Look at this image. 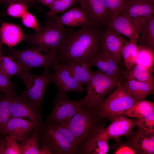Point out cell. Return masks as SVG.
Returning a JSON list of instances; mask_svg holds the SVG:
<instances>
[{
  "label": "cell",
  "mask_w": 154,
  "mask_h": 154,
  "mask_svg": "<svg viewBox=\"0 0 154 154\" xmlns=\"http://www.w3.org/2000/svg\"><path fill=\"white\" fill-rule=\"evenodd\" d=\"M99 27L85 25L76 31L70 29L57 52L60 62L82 60L90 63L100 51Z\"/></svg>",
  "instance_id": "6da1fadb"
},
{
  "label": "cell",
  "mask_w": 154,
  "mask_h": 154,
  "mask_svg": "<svg viewBox=\"0 0 154 154\" xmlns=\"http://www.w3.org/2000/svg\"><path fill=\"white\" fill-rule=\"evenodd\" d=\"M38 130L39 146L55 154H77L78 143L68 128L46 120Z\"/></svg>",
  "instance_id": "7a4b0ae2"
},
{
  "label": "cell",
  "mask_w": 154,
  "mask_h": 154,
  "mask_svg": "<svg viewBox=\"0 0 154 154\" xmlns=\"http://www.w3.org/2000/svg\"><path fill=\"white\" fill-rule=\"evenodd\" d=\"M106 119L99 115L97 109L85 106L82 110L72 117L68 128L78 145L85 142L105 128Z\"/></svg>",
  "instance_id": "3957f363"
},
{
  "label": "cell",
  "mask_w": 154,
  "mask_h": 154,
  "mask_svg": "<svg viewBox=\"0 0 154 154\" xmlns=\"http://www.w3.org/2000/svg\"><path fill=\"white\" fill-rule=\"evenodd\" d=\"M70 30L54 19L47 17L44 25L38 31L24 35L23 40L31 45L42 46L57 52Z\"/></svg>",
  "instance_id": "277c9868"
},
{
  "label": "cell",
  "mask_w": 154,
  "mask_h": 154,
  "mask_svg": "<svg viewBox=\"0 0 154 154\" xmlns=\"http://www.w3.org/2000/svg\"><path fill=\"white\" fill-rule=\"evenodd\" d=\"M9 53L25 71L38 67L50 68L60 63L57 52L41 46L23 50L10 49Z\"/></svg>",
  "instance_id": "5b68a950"
},
{
  "label": "cell",
  "mask_w": 154,
  "mask_h": 154,
  "mask_svg": "<svg viewBox=\"0 0 154 154\" xmlns=\"http://www.w3.org/2000/svg\"><path fill=\"white\" fill-rule=\"evenodd\" d=\"M135 102L128 91L124 80L104 99L97 109L101 116L111 121L122 115Z\"/></svg>",
  "instance_id": "8992f818"
},
{
  "label": "cell",
  "mask_w": 154,
  "mask_h": 154,
  "mask_svg": "<svg viewBox=\"0 0 154 154\" xmlns=\"http://www.w3.org/2000/svg\"><path fill=\"white\" fill-rule=\"evenodd\" d=\"M121 82L105 75L99 70L94 71L90 81L86 84L87 94L80 100L82 104L91 108L97 109L107 94Z\"/></svg>",
  "instance_id": "52a82bcc"
},
{
  "label": "cell",
  "mask_w": 154,
  "mask_h": 154,
  "mask_svg": "<svg viewBox=\"0 0 154 154\" xmlns=\"http://www.w3.org/2000/svg\"><path fill=\"white\" fill-rule=\"evenodd\" d=\"M19 77L26 86V90L21 95L26 98L41 112L45 90L52 81L50 68H44L43 73L40 75L32 74L29 71L24 70Z\"/></svg>",
  "instance_id": "ba28073f"
},
{
  "label": "cell",
  "mask_w": 154,
  "mask_h": 154,
  "mask_svg": "<svg viewBox=\"0 0 154 154\" xmlns=\"http://www.w3.org/2000/svg\"><path fill=\"white\" fill-rule=\"evenodd\" d=\"M53 102V110L46 120L67 128L72 117L85 108L80 100H70L66 94L58 92Z\"/></svg>",
  "instance_id": "9c48e42d"
},
{
  "label": "cell",
  "mask_w": 154,
  "mask_h": 154,
  "mask_svg": "<svg viewBox=\"0 0 154 154\" xmlns=\"http://www.w3.org/2000/svg\"><path fill=\"white\" fill-rule=\"evenodd\" d=\"M41 112L25 97L17 94L13 97L10 107L11 117L28 118L35 124L38 130L43 123Z\"/></svg>",
  "instance_id": "30bf717a"
},
{
  "label": "cell",
  "mask_w": 154,
  "mask_h": 154,
  "mask_svg": "<svg viewBox=\"0 0 154 154\" xmlns=\"http://www.w3.org/2000/svg\"><path fill=\"white\" fill-rule=\"evenodd\" d=\"M91 66H95L102 73L120 82L125 80L126 69L115 60L109 53L100 51L90 62Z\"/></svg>",
  "instance_id": "8fae6325"
},
{
  "label": "cell",
  "mask_w": 154,
  "mask_h": 154,
  "mask_svg": "<svg viewBox=\"0 0 154 154\" xmlns=\"http://www.w3.org/2000/svg\"><path fill=\"white\" fill-rule=\"evenodd\" d=\"M147 19L133 18L120 15L110 19L107 26L126 36L129 40L137 42L140 32Z\"/></svg>",
  "instance_id": "7c38bea8"
},
{
  "label": "cell",
  "mask_w": 154,
  "mask_h": 154,
  "mask_svg": "<svg viewBox=\"0 0 154 154\" xmlns=\"http://www.w3.org/2000/svg\"><path fill=\"white\" fill-rule=\"evenodd\" d=\"M107 26L104 31H101L100 51L107 52L122 65L123 62L122 59V50L128 42L121 34L111 27Z\"/></svg>",
  "instance_id": "4fadbf2b"
},
{
  "label": "cell",
  "mask_w": 154,
  "mask_h": 154,
  "mask_svg": "<svg viewBox=\"0 0 154 154\" xmlns=\"http://www.w3.org/2000/svg\"><path fill=\"white\" fill-rule=\"evenodd\" d=\"M52 81L58 89V92L66 94L69 92H82L86 90L75 79L65 65L58 63L52 68Z\"/></svg>",
  "instance_id": "5bb4252c"
},
{
  "label": "cell",
  "mask_w": 154,
  "mask_h": 154,
  "mask_svg": "<svg viewBox=\"0 0 154 154\" xmlns=\"http://www.w3.org/2000/svg\"><path fill=\"white\" fill-rule=\"evenodd\" d=\"M81 8L94 26H107L111 18L104 0H79Z\"/></svg>",
  "instance_id": "9a60e30c"
},
{
  "label": "cell",
  "mask_w": 154,
  "mask_h": 154,
  "mask_svg": "<svg viewBox=\"0 0 154 154\" xmlns=\"http://www.w3.org/2000/svg\"><path fill=\"white\" fill-rule=\"evenodd\" d=\"M127 142L137 154H154V131L137 127L126 136Z\"/></svg>",
  "instance_id": "2e32d148"
},
{
  "label": "cell",
  "mask_w": 154,
  "mask_h": 154,
  "mask_svg": "<svg viewBox=\"0 0 154 154\" xmlns=\"http://www.w3.org/2000/svg\"><path fill=\"white\" fill-rule=\"evenodd\" d=\"M36 126L32 121L11 117L3 129L4 133L14 137L21 142L29 137Z\"/></svg>",
  "instance_id": "e0dca14e"
},
{
  "label": "cell",
  "mask_w": 154,
  "mask_h": 154,
  "mask_svg": "<svg viewBox=\"0 0 154 154\" xmlns=\"http://www.w3.org/2000/svg\"><path fill=\"white\" fill-rule=\"evenodd\" d=\"M103 128L85 142L78 145L77 153L106 154L109 149L107 138Z\"/></svg>",
  "instance_id": "ac0fdd59"
},
{
  "label": "cell",
  "mask_w": 154,
  "mask_h": 154,
  "mask_svg": "<svg viewBox=\"0 0 154 154\" xmlns=\"http://www.w3.org/2000/svg\"><path fill=\"white\" fill-rule=\"evenodd\" d=\"M121 15L133 18H149L154 16V0H124Z\"/></svg>",
  "instance_id": "d6986e66"
},
{
  "label": "cell",
  "mask_w": 154,
  "mask_h": 154,
  "mask_svg": "<svg viewBox=\"0 0 154 154\" xmlns=\"http://www.w3.org/2000/svg\"><path fill=\"white\" fill-rule=\"evenodd\" d=\"M137 118L131 119L123 115L117 116L110 121V124L104 131L108 140L126 137L135 127Z\"/></svg>",
  "instance_id": "ffe728a7"
},
{
  "label": "cell",
  "mask_w": 154,
  "mask_h": 154,
  "mask_svg": "<svg viewBox=\"0 0 154 154\" xmlns=\"http://www.w3.org/2000/svg\"><path fill=\"white\" fill-rule=\"evenodd\" d=\"M53 18L57 23L63 26L64 25L72 27L94 26L88 17L81 8L76 7L72 8L62 15H56Z\"/></svg>",
  "instance_id": "44dd1931"
},
{
  "label": "cell",
  "mask_w": 154,
  "mask_h": 154,
  "mask_svg": "<svg viewBox=\"0 0 154 154\" xmlns=\"http://www.w3.org/2000/svg\"><path fill=\"white\" fill-rule=\"evenodd\" d=\"M63 64L76 80L82 86L90 81L94 72L90 69V63L86 61L74 60Z\"/></svg>",
  "instance_id": "7402d4cb"
},
{
  "label": "cell",
  "mask_w": 154,
  "mask_h": 154,
  "mask_svg": "<svg viewBox=\"0 0 154 154\" xmlns=\"http://www.w3.org/2000/svg\"><path fill=\"white\" fill-rule=\"evenodd\" d=\"M126 88L135 102L145 100L154 93V82H143L134 80H124Z\"/></svg>",
  "instance_id": "603a6c76"
},
{
  "label": "cell",
  "mask_w": 154,
  "mask_h": 154,
  "mask_svg": "<svg viewBox=\"0 0 154 154\" xmlns=\"http://www.w3.org/2000/svg\"><path fill=\"white\" fill-rule=\"evenodd\" d=\"M24 35L19 26L2 22L0 27V38L1 43L10 47L14 46L23 40Z\"/></svg>",
  "instance_id": "cb8c5ba5"
},
{
  "label": "cell",
  "mask_w": 154,
  "mask_h": 154,
  "mask_svg": "<svg viewBox=\"0 0 154 154\" xmlns=\"http://www.w3.org/2000/svg\"><path fill=\"white\" fill-rule=\"evenodd\" d=\"M137 44L139 48L154 51V16L147 19L139 35Z\"/></svg>",
  "instance_id": "d4e9b609"
},
{
  "label": "cell",
  "mask_w": 154,
  "mask_h": 154,
  "mask_svg": "<svg viewBox=\"0 0 154 154\" xmlns=\"http://www.w3.org/2000/svg\"><path fill=\"white\" fill-rule=\"evenodd\" d=\"M22 154H53L48 149L44 148L39 149L38 131L35 127L31 135L21 142Z\"/></svg>",
  "instance_id": "484cf974"
},
{
  "label": "cell",
  "mask_w": 154,
  "mask_h": 154,
  "mask_svg": "<svg viewBox=\"0 0 154 154\" xmlns=\"http://www.w3.org/2000/svg\"><path fill=\"white\" fill-rule=\"evenodd\" d=\"M139 48L137 42L129 40L123 47L121 54L123 63L128 71L131 70L136 63Z\"/></svg>",
  "instance_id": "4316f807"
},
{
  "label": "cell",
  "mask_w": 154,
  "mask_h": 154,
  "mask_svg": "<svg viewBox=\"0 0 154 154\" xmlns=\"http://www.w3.org/2000/svg\"><path fill=\"white\" fill-rule=\"evenodd\" d=\"M153 111L154 103L144 100L135 102L122 115L130 117L138 118Z\"/></svg>",
  "instance_id": "83f0119b"
},
{
  "label": "cell",
  "mask_w": 154,
  "mask_h": 154,
  "mask_svg": "<svg viewBox=\"0 0 154 154\" xmlns=\"http://www.w3.org/2000/svg\"><path fill=\"white\" fill-rule=\"evenodd\" d=\"M153 72L136 64L131 70L126 69L125 80H134L143 82H154Z\"/></svg>",
  "instance_id": "f1b7e54d"
},
{
  "label": "cell",
  "mask_w": 154,
  "mask_h": 154,
  "mask_svg": "<svg viewBox=\"0 0 154 154\" xmlns=\"http://www.w3.org/2000/svg\"><path fill=\"white\" fill-rule=\"evenodd\" d=\"M16 94L0 93V135H3L4 128L11 117V101Z\"/></svg>",
  "instance_id": "f546056e"
},
{
  "label": "cell",
  "mask_w": 154,
  "mask_h": 154,
  "mask_svg": "<svg viewBox=\"0 0 154 154\" xmlns=\"http://www.w3.org/2000/svg\"><path fill=\"white\" fill-rule=\"evenodd\" d=\"M0 70L10 77L15 75L19 77L24 71L19 63L13 57L4 55L0 59Z\"/></svg>",
  "instance_id": "4dcf8cb0"
},
{
  "label": "cell",
  "mask_w": 154,
  "mask_h": 154,
  "mask_svg": "<svg viewBox=\"0 0 154 154\" xmlns=\"http://www.w3.org/2000/svg\"><path fill=\"white\" fill-rule=\"evenodd\" d=\"M138 47L139 50L136 64L153 71L154 51Z\"/></svg>",
  "instance_id": "1f68e13d"
},
{
  "label": "cell",
  "mask_w": 154,
  "mask_h": 154,
  "mask_svg": "<svg viewBox=\"0 0 154 154\" xmlns=\"http://www.w3.org/2000/svg\"><path fill=\"white\" fill-rule=\"evenodd\" d=\"M79 0H54L50 8V10L45 14L47 17L54 18L58 13L64 12Z\"/></svg>",
  "instance_id": "d6a6232c"
},
{
  "label": "cell",
  "mask_w": 154,
  "mask_h": 154,
  "mask_svg": "<svg viewBox=\"0 0 154 154\" xmlns=\"http://www.w3.org/2000/svg\"><path fill=\"white\" fill-rule=\"evenodd\" d=\"M16 85L11 81L10 77L0 70V93L17 94Z\"/></svg>",
  "instance_id": "836d02e7"
},
{
  "label": "cell",
  "mask_w": 154,
  "mask_h": 154,
  "mask_svg": "<svg viewBox=\"0 0 154 154\" xmlns=\"http://www.w3.org/2000/svg\"><path fill=\"white\" fill-rule=\"evenodd\" d=\"M136 124L138 128L148 131H154V111L137 118Z\"/></svg>",
  "instance_id": "e575fe53"
},
{
  "label": "cell",
  "mask_w": 154,
  "mask_h": 154,
  "mask_svg": "<svg viewBox=\"0 0 154 154\" xmlns=\"http://www.w3.org/2000/svg\"><path fill=\"white\" fill-rule=\"evenodd\" d=\"M3 135L7 139L5 149L3 154H22L21 146L19 144L16 138L13 136Z\"/></svg>",
  "instance_id": "d590c367"
},
{
  "label": "cell",
  "mask_w": 154,
  "mask_h": 154,
  "mask_svg": "<svg viewBox=\"0 0 154 154\" xmlns=\"http://www.w3.org/2000/svg\"><path fill=\"white\" fill-rule=\"evenodd\" d=\"M110 12L111 18H114L122 13L124 7V0H104Z\"/></svg>",
  "instance_id": "8d00e7d4"
},
{
  "label": "cell",
  "mask_w": 154,
  "mask_h": 154,
  "mask_svg": "<svg viewBox=\"0 0 154 154\" xmlns=\"http://www.w3.org/2000/svg\"><path fill=\"white\" fill-rule=\"evenodd\" d=\"M29 6L22 3H12L8 6L7 15L13 17H21L27 11Z\"/></svg>",
  "instance_id": "74e56055"
},
{
  "label": "cell",
  "mask_w": 154,
  "mask_h": 154,
  "mask_svg": "<svg viewBox=\"0 0 154 154\" xmlns=\"http://www.w3.org/2000/svg\"><path fill=\"white\" fill-rule=\"evenodd\" d=\"M117 143L113 145L114 154H137L128 143L122 141L120 137L115 139Z\"/></svg>",
  "instance_id": "f35d334b"
},
{
  "label": "cell",
  "mask_w": 154,
  "mask_h": 154,
  "mask_svg": "<svg viewBox=\"0 0 154 154\" xmlns=\"http://www.w3.org/2000/svg\"><path fill=\"white\" fill-rule=\"evenodd\" d=\"M23 24L27 27L38 31L41 26L38 24L35 17L27 11L21 17Z\"/></svg>",
  "instance_id": "ab89813d"
},
{
  "label": "cell",
  "mask_w": 154,
  "mask_h": 154,
  "mask_svg": "<svg viewBox=\"0 0 154 154\" xmlns=\"http://www.w3.org/2000/svg\"><path fill=\"white\" fill-rule=\"evenodd\" d=\"M16 3H22L28 6H36L37 5L36 0H0V3L8 6L10 4Z\"/></svg>",
  "instance_id": "60d3db41"
},
{
  "label": "cell",
  "mask_w": 154,
  "mask_h": 154,
  "mask_svg": "<svg viewBox=\"0 0 154 154\" xmlns=\"http://www.w3.org/2000/svg\"><path fill=\"white\" fill-rule=\"evenodd\" d=\"M3 135V137H0V154H3L7 142L5 136Z\"/></svg>",
  "instance_id": "b9f144b4"
},
{
  "label": "cell",
  "mask_w": 154,
  "mask_h": 154,
  "mask_svg": "<svg viewBox=\"0 0 154 154\" xmlns=\"http://www.w3.org/2000/svg\"><path fill=\"white\" fill-rule=\"evenodd\" d=\"M54 0H36L37 1L48 7L50 8Z\"/></svg>",
  "instance_id": "7bdbcfd3"
},
{
  "label": "cell",
  "mask_w": 154,
  "mask_h": 154,
  "mask_svg": "<svg viewBox=\"0 0 154 154\" xmlns=\"http://www.w3.org/2000/svg\"><path fill=\"white\" fill-rule=\"evenodd\" d=\"M1 50V42L0 39V53L2 52Z\"/></svg>",
  "instance_id": "ee69618b"
},
{
  "label": "cell",
  "mask_w": 154,
  "mask_h": 154,
  "mask_svg": "<svg viewBox=\"0 0 154 154\" xmlns=\"http://www.w3.org/2000/svg\"><path fill=\"white\" fill-rule=\"evenodd\" d=\"M3 55V53H2V52L0 53V61L1 58V56Z\"/></svg>",
  "instance_id": "f6af8a7d"
},
{
  "label": "cell",
  "mask_w": 154,
  "mask_h": 154,
  "mask_svg": "<svg viewBox=\"0 0 154 154\" xmlns=\"http://www.w3.org/2000/svg\"></svg>",
  "instance_id": "bcb514c9"
}]
</instances>
